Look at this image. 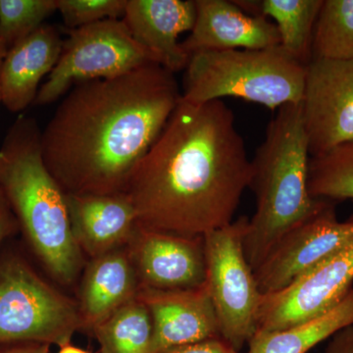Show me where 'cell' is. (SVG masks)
Here are the masks:
<instances>
[{"instance_id":"6da1fadb","label":"cell","mask_w":353,"mask_h":353,"mask_svg":"<svg viewBox=\"0 0 353 353\" xmlns=\"http://www.w3.org/2000/svg\"><path fill=\"white\" fill-rule=\"evenodd\" d=\"M252 173L227 104L181 99L123 194L134 206L138 226L203 236L233 222Z\"/></svg>"},{"instance_id":"7a4b0ae2","label":"cell","mask_w":353,"mask_h":353,"mask_svg":"<svg viewBox=\"0 0 353 353\" xmlns=\"http://www.w3.org/2000/svg\"><path fill=\"white\" fill-rule=\"evenodd\" d=\"M181 99L157 63L79 83L41 131L44 163L65 194H122Z\"/></svg>"},{"instance_id":"3957f363","label":"cell","mask_w":353,"mask_h":353,"mask_svg":"<svg viewBox=\"0 0 353 353\" xmlns=\"http://www.w3.org/2000/svg\"><path fill=\"white\" fill-rule=\"evenodd\" d=\"M0 192L51 277L74 284L85 255L72 234L66 194L44 163L41 131L32 118H18L0 148Z\"/></svg>"},{"instance_id":"277c9868","label":"cell","mask_w":353,"mask_h":353,"mask_svg":"<svg viewBox=\"0 0 353 353\" xmlns=\"http://www.w3.org/2000/svg\"><path fill=\"white\" fill-rule=\"evenodd\" d=\"M309 157L301 103L282 106L252 160L250 189L256 208L243 245L253 272L283 236L326 204L309 192Z\"/></svg>"},{"instance_id":"5b68a950","label":"cell","mask_w":353,"mask_h":353,"mask_svg":"<svg viewBox=\"0 0 353 353\" xmlns=\"http://www.w3.org/2000/svg\"><path fill=\"white\" fill-rule=\"evenodd\" d=\"M185 70L182 99L190 103L234 97L274 110L303 101L306 66L281 46L199 51Z\"/></svg>"},{"instance_id":"8992f818","label":"cell","mask_w":353,"mask_h":353,"mask_svg":"<svg viewBox=\"0 0 353 353\" xmlns=\"http://www.w3.org/2000/svg\"><path fill=\"white\" fill-rule=\"evenodd\" d=\"M82 329L77 301L39 277L24 259L9 256L0 261V345L61 347Z\"/></svg>"},{"instance_id":"52a82bcc","label":"cell","mask_w":353,"mask_h":353,"mask_svg":"<svg viewBox=\"0 0 353 353\" xmlns=\"http://www.w3.org/2000/svg\"><path fill=\"white\" fill-rule=\"evenodd\" d=\"M250 218L241 217L203 236L206 285L221 338L240 352L259 331L260 292L243 241Z\"/></svg>"},{"instance_id":"ba28073f","label":"cell","mask_w":353,"mask_h":353,"mask_svg":"<svg viewBox=\"0 0 353 353\" xmlns=\"http://www.w3.org/2000/svg\"><path fill=\"white\" fill-rule=\"evenodd\" d=\"M150 63H154L152 57L134 41L123 20H103L71 30L34 104L52 103L72 85L114 78Z\"/></svg>"},{"instance_id":"9c48e42d","label":"cell","mask_w":353,"mask_h":353,"mask_svg":"<svg viewBox=\"0 0 353 353\" xmlns=\"http://www.w3.org/2000/svg\"><path fill=\"white\" fill-rule=\"evenodd\" d=\"M301 109L311 157L353 143V59L312 58Z\"/></svg>"},{"instance_id":"30bf717a","label":"cell","mask_w":353,"mask_h":353,"mask_svg":"<svg viewBox=\"0 0 353 353\" xmlns=\"http://www.w3.org/2000/svg\"><path fill=\"white\" fill-rule=\"evenodd\" d=\"M353 288V243L323 260L285 289L265 294L259 331L289 328L327 312Z\"/></svg>"},{"instance_id":"8fae6325","label":"cell","mask_w":353,"mask_h":353,"mask_svg":"<svg viewBox=\"0 0 353 353\" xmlns=\"http://www.w3.org/2000/svg\"><path fill=\"white\" fill-rule=\"evenodd\" d=\"M353 243V215L338 220L333 202L283 236L254 271L260 292L285 289L316 264Z\"/></svg>"},{"instance_id":"7c38bea8","label":"cell","mask_w":353,"mask_h":353,"mask_svg":"<svg viewBox=\"0 0 353 353\" xmlns=\"http://www.w3.org/2000/svg\"><path fill=\"white\" fill-rule=\"evenodd\" d=\"M141 289H196L206 282L203 236L137 227L127 245Z\"/></svg>"},{"instance_id":"4fadbf2b","label":"cell","mask_w":353,"mask_h":353,"mask_svg":"<svg viewBox=\"0 0 353 353\" xmlns=\"http://www.w3.org/2000/svg\"><path fill=\"white\" fill-rule=\"evenodd\" d=\"M152 316V353L221 338L219 325L208 285L179 290H139Z\"/></svg>"},{"instance_id":"5bb4252c","label":"cell","mask_w":353,"mask_h":353,"mask_svg":"<svg viewBox=\"0 0 353 353\" xmlns=\"http://www.w3.org/2000/svg\"><path fill=\"white\" fill-rule=\"evenodd\" d=\"M196 13L192 0H127L122 20L152 61L175 74L189 63L178 38L192 31Z\"/></svg>"},{"instance_id":"9a60e30c","label":"cell","mask_w":353,"mask_h":353,"mask_svg":"<svg viewBox=\"0 0 353 353\" xmlns=\"http://www.w3.org/2000/svg\"><path fill=\"white\" fill-rule=\"evenodd\" d=\"M196 21L182 43L188 54L206 50H266L280 46L275 24L245 13L234 1L196 0Z\"/></svg>"},{"instance_id":"2e32d148","label":"cell","mask_w":353,"mask_h":353,"mask_svg":"<svg viewBox=\"0 0 353 353\" xmlns=\"http://www.w3.org/2000/svg\"><path fill=\"white\" fill-rule=\"evenodd\" d=\"M66 203L72 234L90 259L126 246L138 227L134 206L123 194H66Z\"/></svg>"},{"instance_id":"e0dca14e","label":"cell","mask_w":353,"mask_h":353,"mask_svg":"<svg viewBox=\"0 0 353 353\" xmlns=\"http://www.w3.org/2000/svg\"><path fill=\"white\" fill-rule=\"evenodd\" d=\"M63 41L57 28L43 24L8 51L0 72L1 102L11 112L34 103L39 85L61 54Z\"/></svg>"},{"instance_id":"ac0fdd59","label":"cell","mask_w":353,"mask_h":353,"mask_svg":"<svg viewBox=\"0 0 353 353\" xmlns=\"http://www.w3.org/2000/svg\"><path fill=\"white\" fill-rule=\"evenodd\" d=\"M83 270L78 306L82 330H92L138 297L141 285L127 245L90 259Z\"/></svg>"},{"instance_id":"d6986e66","label":"cell","mask_w":353,"mask_h":353,"mask_svg":"<svg viewBox=\"0 0 353 353\" xmlns=\"http://www.w3.org/2000/svg\"><path fill=\"white\" fill-rule=\"evenodd\" d=\"M245 13L274 20L280 46L307 66L312 59L313 34L323 0H236Z\"/></svg>"},{"instance_id":"ffe728a7","label":"cell","mask_w":353,"mask_h":353,"mask_svg":"<svg viewBox=\"0 0 353 353\" xmlns=\"http://www.w3.org/2000/svg\"><path fill=\"white\" fill-rule=\"evenodd\" d=\"M353 325V288L327 312L278 331L257 332L248 353H307L322 341Z\"/></svg>"},{"instance_id":"44dd1931","label":"cell","mask_w":353,"mask_h":353,"mask_svg":"<svg viewBox=\"0 0 353 353\" xmlns=\"http://www.w3.org/2000/svg\"><path fill=\"white\" fill-rule=\"evenodd\" d=\"M92 333L101 353H152V316L138 297L99 323Z\"/></svg>"},{"instance_id":"7402d4cb","label":"cell","mask_w":353,"mask_h":353,"mask_svg":"<svg viewBox=\"0 0 353 353\" xmlns=\"http://www.w3.org/2000/svg\"><path fill=\"white\" fill-rule=\"evenodd\" d=\"M312 58L353 59V0H323L313 34Z\"/></svg>"},{"instance_id":"603a6c76","label":"cell","mask_w":353,"mask_h":353,"mask_svg":"<svg viewBox=\"0 0 353 353\" xmlns=\"http://www.w3.org/2000/svg\"><path fill=\"white\" fill-rule=\"evenodd\" d=\"M308 189L320 201H353V143L310 158Z\"/></svg>"},{"instance_id":"cb8c5ba5","label":"cell","mask_w":353,"mask_h":353,"mask_svg":"<svg viewBox=\"0 0 353 353\" xmlns=\"http://www.w3.org/2000/svg\"><path fill=\"white\" fill-rule=\"evenodd\" d=\"M57 11V0H0V43L10 50Z\"/></svg>"},{"instance_id":"d4e9b609","label":"cell","mask_w":353,"mask_h":353,"mask_svg":"<svg viewBox=\"0 0 353 353\" xmlns=\"http://www.w3.org/2000/svg\"><path fill=\"white\" fill-rule=\"evenodd\" d=\"M127 0H57V11L71 30L124 17Z\"/></svg>"},{"instance_id":"484cf974","label":"cell","mask_w":353,"mask_h":353,"mask_svg":"<svg viewBox=\"0 0 353 353\" xmlns=\"http://www.w3.org/2000/svg\"><path fill=\"white\" fill-rule=\"evenodd\" d=\"M164 353H240L236 352L232 345L222 338L210 339V340L199 341V343H190L172 348Z\"/></svg>"},{"instance_id":"4316f807","label":"cell","mask_w":353,"mask_h":353,"mask_svg":"<svg viewBox=\"0 0 353 353\" xmlns=\"http://www.w3.org/2000/svg\"><path fill=\"white\" fill-rule=\"evenodd\" d=\"M19 227L6 196L0 192V243Z\"/></svg>"},{"instance_id":"83f0119b","label":"cell","mask_w":353,"mask_h":353,"mask_svg":"<svg viewBox=\"0 0 353 353\" xmlns=\"http://www.w3.org/2000/svg\"><path fill=\"white\" fill-rule=\"evenodd\" d=\"M324 353H353V325L332 336Z\"/></svg>"},{"instance_id":"f1b7e54d","label":"cell","mask_w":353,"mask_h":353,"mask_svg":"<svg viewBox=\"0 0 353 353\" xmlns=\"http://www.w3.org/2000/svg\"><path fill=\"white\" fill-rule=\"evenodd\" d=\"M50 345L39 343H1L0 353H50Z\"/></svg>"},{"instance_id":"f546056e","label":"cell","mask_w":353,"mask_h":353,"mask_svg":"<svg viewBox=\"0 0 353 353\" xmlns=\"http://www.w3.org/2000/svg\"><path fill=\"white\" fill-rule=\"evenodd\" d=\"M57 353H90L88 350H83V348L72 345L71 343L65 345L63 347L59 348V352Z\"/></svg>"},{"instance_id":"4dcf8cb0","label":"cell","mask_w":353,"mask_h":353,"mask_svg":"<svg viewBox=\"0 0 353 353\" xmlns=\"http://www.w3.org/2000/svg\"><path fill=\"white\" fill-rule=\"evenodd\" d=\"M7 48L3 44L0 43V72H1V66L2 63H3L4 58H6L7 54ZM0 102H1V83H0Z\"/></svg>"}]
</instances>
